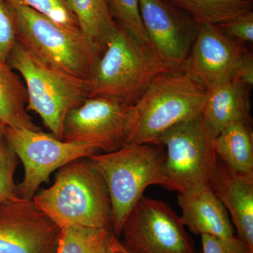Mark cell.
<instances>
[{
    "mask_svg": "<svg viewBox=\"0 0 253 253\" xmlns=\"http://www.w3.org/2000/svg\"><path fill=\"white\" fill-rule=\"evenodd\" d=\"M235 79L239 80L249 87L253 84V55L249 51L245 54Z\"/></svg>",
    "mask_w": 253,
    "mask_h": 253,
    "instance_id": "28",
    "label": "cell"
},
{
    "mask_svg": "<svg viewBox=\"0 0 253 253\" xmlns=\"http://www.w3.org/2000/svg\"><path fill=\"white\" fill-rule=\"evenodd\" d=\"M128 106L109 98L87 97L68 113L61 140L90 145L104 153L125 145Z\"/></svg>",
    "mask_w": 253,
    "mask_h": 253,
    "instance_id": "11",
    "label": "cell"
},
{
    "mask_svg": "<svg viewBox=\"0 0 253 253\" xmlns=\"http://www.w3.org/2000/svg\"><path fill=\"white\" fill-rule=\"evenodd\" d=\"M104 178L113 213V234L121 235L123 225L136 203L150 186L159 185L179 193L165 172V151L158 144H129L112 152L87 158Z\"/></svg>",
    "mask_w": 253,
    "mask_h": 253,
    "instance_id": "4",
    "label": "cell"
},
{
    "mask_svg": "<svg viewBox=\"0 0 253 253\" xmlns=\"http://www.w3.org/2000/svg\"><path fill=\"white\" fill-rule=\"evenodd\" d=\"M224 33L241 44L253 41V11L217 25Z\"/></svg>",
    "mask_w": 253,
    "mask_h": 253,
    "instance_id": "26",
    "label": "cell"
},
{
    "mask_svg": "<svg viewBox=\"0 0 253 253\" xmlns=\"http://www.w3.org/2000/svg\"><path fill=\"white\" fill-rule=\"evenodd\" d=\"M17 43L14 10L5 0H0V61L6 62Z\"/></svg>",
    "mask_w": 253,
    "mask_h": 253,
    "instance_id": "25",
    "label": "cell"
},
{
    "mask_svg": "<svg viewBox=\"0 0 253 253\" xmlns=\"http://www.w3.org/2000/svg\"><path fill=\"white\" fill-rule=\"evenodd\" d=\"M4 136L24 168L23 181L18 184V196L28 199H33L55 170L98 152L90 145L66 142L42 131L6 126Z\"/></svg>",
    "mask_w": 253,
    "mask_h": 253,
    "instance_id": "8",
    "label": "cell"
},
{
    "mask_svg": "<svg viewBox=\"0 0 253 253\" xmlns=\"http://www.w3.org/2000/svg\"><path fill=\"white\" fill-rule=\"evenodd\" d=\"M61 232L33 199L18 195L0 204V253H56Z\"/></svg>",
    "mask_w": 253,
    "mask_h": 253,
    "instance_id": "10",
    "label": "cell"
},
{
    "mask_svg": "<svg viewBox=\"0 0 253 253\" xmlns=\"http://www.w3.org/2000/svg\"><path fill=\"white\" fill-rule=\"evenodd\" d=\"M220 162L241 174H253V138L249 123L236 122L226 126L213 142Z\"/></svg>",
    "mask_w": 253,
    "mask_h": 253,
    "instance_id": "18",
    "label": "cell"
},
{
    "mask_svg": "<svg viewBox=\"0 0 253 253\" xmlns=\"http://www.w3.org/2000/svg\"><path fill=\"white\" fill-rule=\"evenodd\" d=\"M18 158L5 136L0 138V204L18 196L14 174Z\"/></svg>",
    "mask_w": 253,
    "mask_h": 253,
    "instance_id": "24",
    "label": "cell"
},
{
    "mask_svg": "<svg viewBox=\"0 0 253 253\" xmlns=\"http://www.w3.org/2000/svg\"><path fill=\"white\" fill-rule=\"evenodd\" d=\"M26 86L7 63L0 61V121L6 126L41 131L28 113Z\"/></svg>",
    "mask_w": 253,
    "mask_h": 253,
    "instance_id": "17",
    "label": "cell"
},
{
    "mask_svg": "<svg viewBox=\"0 0 253 253\" xmlns=\"http://www.w3.org/2000/svg\"><path fill=\"white\" fill-rule=\"evenodd\" d=\"M11 8L25 6L41 13L65 27L80 31L76 16L66 0H5Z\"/></svg>",
    "mask_w": 253,
    "mask_h": 253,
    "instance_id": "23",
    "label": "cell"
},
{
    "mask_svg": "<svg viewBox=\"0 0 253 253\" xmlns=\"http://www.w3.org/2000/svg\"><path fill=\"white\" fill-rule=\"evenodd\" d=\"M12 9L18 43L70 76L83 81L89 78L104 46L31 8Z\"/></svg>",
    "mask_w": 253,
    "mask_h": 253,
    "instance_id": "5",
    "label": "cell"
},
{
    "mask_svg": "<svg viewBox=\"0 0 253 253\" xmlns=\"http://www.w3.org/2000/svg\"><path fill=\"white\" fill-rule=\"evenodd\" d=\"M113 233L110 229L63 226L56 253H105Z\"/></svg>",
    "mask_w": 253,
    "mask_h": 253,
    "instance_id": "21",
    "label": "cell"
},
{
    "mask_svg": "<svg viewBox=\"0 0 253 253\" xmlns=\"http://www.w3.org/2000/svg\"><path fill=\"white\" fill-rule=\"evenodd\" d=\"M6 63L24 79L28 111L38 113L51 134L61 140L68 113L87 98L85 81L44 62L18 42Z\"/></svg>",
    "mask_w": 253,
    "mask_h": 253,
    "instance_id": "6",
    "label": "cell"
},
{
    "mask_svg": "<svg viewBox=\"0 0 253 253\" xmlns=\"http://www.w3.org/2000/svg\"><path fill=\"white\" fill-rule=\"evenodd\" d=\"M177 204L181 220L191 232L219 238L235 236L227 211L211 186L178 193Z\"/></svg>",
    "mask_w": 253,
    "mask_h": 253,
    "instance_id": "15",
    "label": "cell"
},
{
    "mask_svg": "<svg viewBox=\"0 0 253 253\" xmlns=\"http://www.w3.org/2000/svg\"><path fill=\"white\" fill-rule=\"evenodd\" d=\"M110 14L115 23L134 39L149 44V39L141 20L140 0H106Z\"/></svg>",
    "mask_w": 253,
    "mask_h": 253,
    "instance_id": "22",
    "label": "cell"
},
{
    "mask_svg": "<svg viewBox=\"0 0 253 253\" xmlns=\"http://www.w3.org/2000/svg\"><path fill=\"white\" fill-rule=\"evenodd\" d=\"M202 253H253L239 238H219L202 235Z\"/></svg>",
    "mask_w": 253,
    "mask_h": 253,
    "instance_id": "27",
    "label": "cell"
},
{
    "mask_svg": "<svg viewBox=\"0 0 253 253\" xmlns=\"http://www.w3.org/2000/svg\"><path fill=\"white\" fill-rule=\"evenodd\" d=\"M76 16L80 29L91 41L104 46L106 40L116 28L106 0H66Z\"/></svg>",
    "mask_w": 253,
    "mask_h": 253,
    "instance_id": "20",
    "label": "cell"
},
{
    "mask_svg": "<svg viewBox=\"0 0 253 253\" xmlns=\"http://www.w3.org/2000/svg\"><path fill=\"white\" fill-rule=\"evenodd\" d=\"M199 25H219L253 11V0H164Z\"/></svg>",
    "mask_w": 253,
    "mask_h": 253,
    "instance_id": "19",
    "label": "cell"
},
{
    "mask_svg": "<svg viewBox=\"0 0 253 253\" xmlns=\"http://www.w3.org/2000/svg\"><path fill=\"white\" fill-rule=\"evenodd\" d=\"M139 10L150 46L170 67L182 70L199 25L164 0H140Z\"/></svg>",
    "mask_w": 253,
    "mask_h": 253,
    "instance_id": "12",
    "label": "cell"
},
{
    "mask_svg": "<svg viewBox=\"0 0 253 253\" xmlns=\"http://www.w3.org/2000/svg\"><path fill=\"white\" fill-rule=\"evenodd\" d=\"M211 188L230 214L238 238L253 251V174L234 172L218 159Z\"/></svg>",
    "mask_w": 253,
    "mask_h": 253,
    "instance_id": "14",
    "label": "cell"
},
{
    "mask_svg": "<svg viewBox=\"0 0 253 253\" xmlns=\"http://www.w3.org/2000/svg\"><path fill=\"white\" fill-rule=\"evenodd\" d=\"M202 114L165 131L155 144L165 151L166 175L179 192L211 186L218 158Z\"/></svg>",
    "mask_w": 253,
    "mask_h": 253,
    "instance_id": "7",
    "label": "cell"
},
{
    "mask_svg": "<svg viewBox=\"0 0 253 253\" xmlns=\"http://www.w3.org/2000/svg\"><path fill=\"white\" fill-rule=\"evenodd\" d=\"M246 50L217 25H199L182 71L206 89L235 79Z\"/></svg>",
    "mask_w": 253,
    "mask_h": 253,
    "instance_id": "13",
    "label": "cell"
},
{
    "mask_svg": "<svg viewBox=\"0 0 253 253\" xmlns=\"http://www.w3.org/2000/svg\"><path fill=\"white\" fill-rule=\"evenodd\" d=\"M131 253H197L181 218L166 203L142 196L123 225Z\"/></svg>",
    "mask_w": 253,
    "mask_h": 253,
    "instance_id": "9",
    "label": "cell"
},
{
    "mask_svg": "<svg viewBox=\"0 0 253 253\" xmlns=\"http://www.w3.org/2000/svg\"><path fill=\"white\" fill-rule=\"evenodd\" d=\"M207 89L183 71L158 77L126 113L125 144H155L172 126L202 114Z\"/></svg>",
    "mask_w": 253,
    "mask_h": 253,
    "instance_id": "3",
    "label": "cell"
},
{
    "mask_svg": "<svg viewBox=\"0 0 253 253\" xmlns=\"http://www.w3.org/2000/svg\"><path fill=\"white\" fill-rule=\"evenodd\" d=\"M33 201L61 228L112 229L109 190L88 158L76 160L60 168L54 184L37 192Z\"/></svg>",
    "mask_w": 253,
    "mask_h": 253,
    "instance_id": "2",
    "label": "cell"
},
{
    "mask_svg": "<svg viewBox=\"0 0 253 253\" xmlns=\"http://www.w3.org/2000/svg\"><path fill=\"white\" fill-rule=\"evenodd\" d=\"M5 128H6V126L0 121V138L4 136Z\"/></svg>",
    "mask_w": 253,
    "mask_h": 253,
    "instance_id": "30",
    "label": "cell"
},
{
    "mask_svg": "<svg viewBox=\"0 0 253 253\" xmlns=\"http://www.w3.org/2000/svg\"><path fill=\"white\" fill-rule=\"evenodd\" d=\"M250 88L239 80L233 79L208 89L202 116L214 139L233 123H251Z\"/></svg>",
    "mask_w": 253,
    "mask_h": 253,
    "instance_id": "16",
    "label": "cell"
},
{
    "mask_svg": "<svg viewBox=\"0 0 253 253\" xmlns=\"http://www.w3.org/2000/svg\"><path fill=\"white\" fill-rule=\"evenodd\" d=\"M105 253H131L119 241L118 237L113 234L110 238L109 244Z\"/></svg>",
    "mask_w": 253,
    "mask_h": 253,
    "instance_id": "29",
    "label": "cell"
},
{
    "mask_svg": "<svg viewBox=\"0 0 253 253\" xmlns=\"http://www.w3.org/2000/svg\"><path fill=\"white\" fill-rule=\"evenodd\" d=\"M173 71L179 70L170 67L149 44H141L117 25L85 81L87 97L109 98L129 107L153 82Z\"/></svg>",
    "mask_w": 253,
    "mask_h": 253,
    "instance_id": "1",
    "label": "cell"
}]
</instances>
